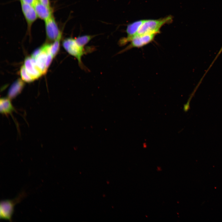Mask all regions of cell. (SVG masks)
I'll list each match as a JSON object with an SVG mask.
<instances>
[{
  "instance_id": "obj_1",
  "label": "cell",
  "mask_w": 222,
  "mask_h": 222,
  "mask_svg": "<svg viewBox=\"0 0 222 222\" xmlns=\"http://www.w3.org/2000/svg\"><path fill=\"white\" fill-rule=\"evenodd\" d=\"M62 45L66 51L70 55L75 57L77 60L79 67L84 70H87L82 60V56L88 53L91 52L94 49L89 47L85 48L79 45L76 42L75 38H68L63 41Z\"/></svg>"
},
{
  "instance_id": "obj_2",
  "label": "cell",
  "mask_w": 222,
  "mask_h": 222,
  "mask_svg": "<svg viewBox=\"0 0 222 222\" xmlns=\"http://www.w3.org/2000/svg\"><path fill=\"white\" fill-rule=\"evenodd\" d=\"M27 196V193L24 191H22L13 199L1 200L0 203V219L12 221L15 206L21 202Z\"/></svg>"
},
{
  "instance_id": "obj_3",
  "label": "cell",
  "mask_w": 222,
  "mask_h": 222,
  "mask_svg": "<svg viewBox=\"0 0 222 222\" xmlns=\"http://www.w3.org/2000/svg\"><path fill=\"white\" fill-rule=\"evenodd\" d=\"M172 20V17L170 16L158 19L144 20L137 34H157L160 32V28L164 25L170 23Z\"/></svg>"
},
{
  "instance_id": "obj_4",
  "label": "cell",
  "mask_w": 222,
  "mask_h": 222,
  "mask_svg": "<svg viewBox=\"0 0 222 222\" xmlns=\"http://www.w3.org/2000/svg\"><path fill=\"white\" fill-rule=\"evenodd\" d=\"M156 35L154 34H137L131 39L129 45L118 53H123L132 48L142 47L152 41Z\"/></svg>"
},
{
  "instance_id": "obj_5",
  "label": "cell",
  "mask_w": 222,
  "mask_h": 222,
  "mask_svg": "<svg viewBox=\"0 0 222 222\" xmlns=\"http://www.w3.org/2000/svg\"><path fill=\"white\" fill-rule=\"evenodd\" d=\"M41 47V52L34 59L36 64L44 74L46 72L54 57L47 51L44 45Z\"/></svg>"
},
{
  "instance_id": "obj_6",
  "label": "cell",
  "mask_w": 222,
  "mask_h": 222,
  "mask_svg": "<svg viewBox=\"0 0 222 222\" xmlns=\"http://www.w3.org/2000/svg\"><path fill=\"white\" fill-rule=\"evenodd\" d=\"M44 21L47 37L49 40L54 41L62 32L60 31L53 15Z\"/></svg>"
},
{
  "instance_id": "obj_7",
  "label": "cell",
  "mask_w": 222,
  "mask_h": 222,
  "mask_svg": "<svg viewBox=\"0 0 222 222\" xmlns=\"http://www.w3.org/2000/svg\"><path fill=\"white\" fill-rule=\"evenodd\" d=\"M144 20H138L128 24L126 30L127 36L121 38L120 39L118 42L119 45L123 46L130 42L132 38L137 34Z\"/></svg>"
},
{
  "instance_id": "obj_8",
  "label": "cell",
  "mask_w": 222,
  "mask_h": 222,
  "mask_svg": "<svg viewBox=\"0 0 222 222\" xmlns=\"http://www.w3.org/2000/svg\"><path fill=\"white\" fill-rule=\"evenodd\" d=\"M24 65L27 71L34 80L43 74L36 64L35 60L31 56L25 58Z\"/></svg>"
},
{
  "instance_id": "obj_9",
  "label": "cell",
  "mask_w": 222,
  "mask_h": 222,
  "mask_svg": "<svg viewBox=\"0 0 222 222\" xmlns=\"http://www.w3.org/2000/svg\"><path fill=\"white\" fill-rule=\"evenodd\" d=\"M21 6L28 25L30 27L38 17L35 8L33 5L22 2H21Z\"/></svg>"
},
{
  "instance_id": "obj_10",
  "label": "cell",
  "mask_w": 222,
  "mask_h": 222,
  "mask_svg": "<svg viewBox=\"0 0 222 222\" xmlns=\"http://www.w3.org/2000/svg\"><path fill=\"white\" fill-rule=\"evenodd\" d=\"M37 16L44 21L52 15L50 7L40 2L38 0L33 5Z\"/></svg>"
},
{
  "instance_id": "obj_11",
  "label": "cell",
  "mask_w": 222,
  "mask_h": 222,
  "mask_svg": "<svg viewBox=\"0 0 222 222\" xmlns=\"http://www.w3.org/2000/svg\"><path fill=\"white\" fill-rule=\"evenodd\" d=\"M23 81L22 79H18L10 86L7 94L8 97L10 100L16 97L21 92L24 85Z\"/></svg>"
},
{
  "instance_id": "obj_12",
  "label": "cell",
  "mask_w": 222,
  "mask_h": 222,
  "mask_svg": "<svg viewBox=\"0 0 222 222\" xmlns=\"http://www.w3.org/2000/svg\"><path fill=\"white\" fill-rule=\"evenodd\" d=\"M10 99L8 97L1 98L0 100V113L2 114L7 115L11 114L15 109L13 106Z\"/></svg>"
},
{
  "instance_id": "obj_13",
  "label": "cell",
  "mask_w": 222,
  "mask_h": 222,
  "mask_svg": "<svg viewBox=\"0 0 222 222\" xmlns=\"http://www.w3.org/2000/svg\"><path fill=\"white\" fill-rule=\"evenodd\" d=\"M96 35H84L75 38L76 43L80 46L84 47Z\"/></svg>"
},
{
  "instance_id": "obj_14",
  "label": "cell",
  "mask_w": 222,
  "mask_h": 222,
  "mask_svg": "<svg viewBox=\"0 0 222 222\" xmlns=\"http://www.w3.org/2000/svg\"><path fill=\"white\" fill-rule=\"evenodd\" d=\"M62 36V33L54 41L53 43L50 44V52L54 58L56 56L59 50L60 41Z\"/></svg>"
},
{
  "instance_id": "obj_15",
  "label": "cell",
  "mask_w": 222,
  "mask_h": 222,
  "mask_svg": "<svg viewBox=\"0 0 222 222\" xmlns=\"http://www.w3.org/2000/svg\"><path fill=\"white\" fill-rule=\"evenodd\" d=\"M20 74L21 79L24 82H30L35 80L27 71L24 65L20 68Z\"/></svg>"
},
{
  "instance_id": "obj_16",
  "label": "cell",
  "mask_w": 222,
  "mask_h": 222,
  "mask_svg": "<svg viewBox=\"0 0 222 222\" xmlns=\"http://www.w3.org/2000/svg\"><path fill=\"white\" fill-rule=\"evenodd\" d=\"M196 90V89H195L194 92H193V93H192V94L191 95V96H190L188 100V101L184 105L183 109L184 111L185 112H187L188 110L190 108V101H191V100L192 97L193 95H194L195 91Z\"/></svg>"
},
{
  "instance_id": "obj_17",
  "label": "cell",
  "mask_w": 222,
  "mask_h": 222,
  "mask_svg": "<svg viewBox=\"0 0 222 222\" xmlns=\"http://www.w3.org/2000/svg\"><path fill=\"white\" fill-rule=\"evenodd\" d=\"M21 2L33 5L38 0H20Z\"/></svg>"
},
{
  "instance_id": "obj_18",
  "label": "cell",
  "mask_w": 222,
  "mask_h": 222,
  "mask_svg": "<svg viewBox=\"0 0 222 222\" xmlns=\"http://www.w3.org/2000/svg\"><path fill=\"white\" fill-rule=\"evenodd\" d=\"M43 4L50 7V2L49 0H38Z\"/></svg>"
},
{
  "instance_id": "obj_19",
  "label": "cell",
  "mask_w": 222,
  "mask_h": 222,
  "mask_svg": "<svg viewBox=\"0 0 222 222\" xmlns=\"http://www.w3.org/2000/svg\"><path fill=\"white\" fill-rule=\"evenodd\" d=\"M222 46L221 47V48H220V51H219L218 53L217 54V56H216L215 58V59H214V61H213L212 64H213V62H214V61H215V60H216V59L218 57V56L220 55V53L222 52Z\"/></svg>"
}]
</instances>
